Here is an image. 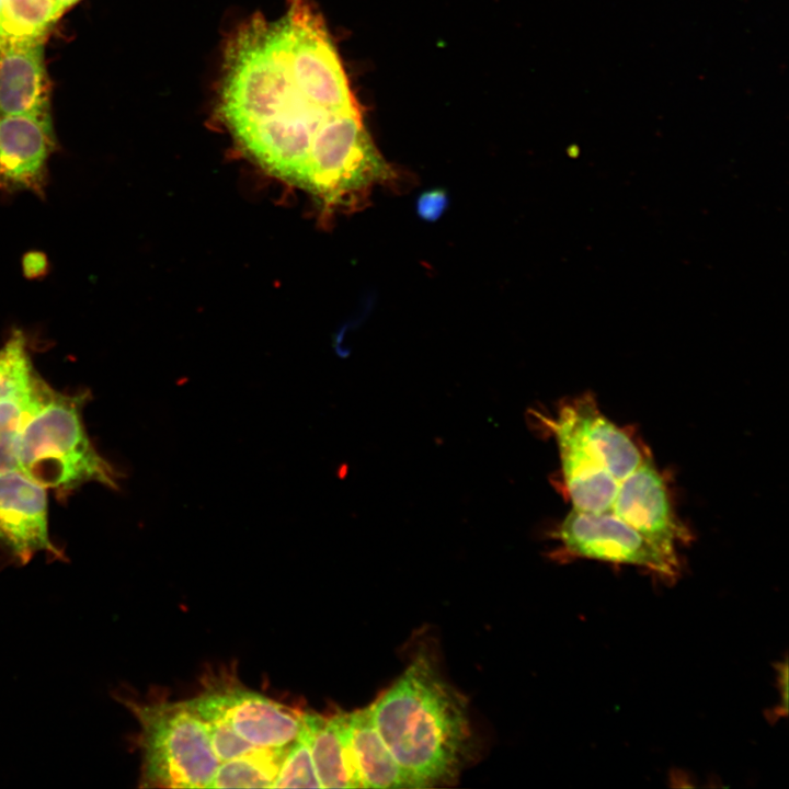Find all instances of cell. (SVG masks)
Returning a JSON list of instances; mask_svg holds the SVG:
<instances>
[{
  "instance_id": "1",
  "label": "cell",
  "mask_w": 789,
  "mask_h": 789,
  "mask_svg": "<svg viewBox=\"0 0 789 789\" xmlns=\"http://www.w3.org/2000/svg\"><path fill=\"white\" fill-rule=\"evenodd\" d=\"M218 112L255 163L311 195L327 213L366 202L395 169L366 132L319 12L288 0L275 19L253 16L226 45Z\"/></svg>"
},
{
  "instance_id": "2",
  "label": "cell",
  "mask_w": 789,
  "mask_h": 789,
  "mask_svg": "<svg viewBox=\"0 0 789 789\" xmlns=\"http://www.w3.org/2000/svg\"><path fill=\"white\" fill-rule=\"evenodd\" d=\"M374 723L412 788L455 780L470 746L464 698L420 653L370 706Z\"/></svg>"
},
{
  "instance_id": "3",
  "label": "cell",
  "mask_w": 789,
  "mask_h": 789,
  "mask_svg": "<svg viewBox=\"0 0 789 789\" xmlns=\"http://www.w3.org/2000/svg\"><path fill=\"white\" fill-rule=\"evenodd\" d=\"M89 395L54 397L26 423L16 443L18 469L60 495L88 482L118 490L122 477L90 441L82 420Z\"/></svg>"
},
{
  "instance_id": "4",
  "label": "cell",
  "mask_w": 789,
  "mask_h": 789,
  "mask_svg": "<svg viewBox=\"0 0 789 789\" xmlns=\"http://www.w3.org/2000/svg\"><path fill=\"white\" fill-rule=\"evenodd\" d=\"M114 697L136 717L140 732L141 788H208L220 763L207 730L185 701H139L119 690Z\"/></svg>"
},
{
  "instance_id": "5",
  "label": "cell",
  "mask_w": 789,
  "mask_h": 789,
  "mask_svg": "<svg viewBox=\"0 0 789 789\" xmlns=\"http://www.w3.org/2000/svg\"><path fill=\"white\" fill-rule=\"evenodd\" d=\"M556 537L568 553L576 557L632 564L668 579L678 572L677 557L663 551L610 511L594 513L572 507Z\"/></svg>"
},
{
  "instance_id": "6",
  "label": "cell",
  "mask_w": 789,
  "mask_h": 789,
  "mask_svg": "<svg viewBox=\"0 0 789 789\" xmlns=\"http://www.w3.org/2000/svg\"><path fill=\"white\" fill-rule=\"evenodd\" d=\"M46 490L20 470L0 472V552L9 563L24 565L42 551L66 560L49 538Z\"/></svg>"
},
{
  "instance_id": "7",
  "label": "cell",
  "mask_w": 789,
  "mask_h": 789,
  "mask_svg": "<svg viewBox=\"0 0 789 789\" xmlns=\"http://www.w3.org/2000/svg\"><path fill=\"white\" fill-rule=\"evenodd\" d=\"M55 149L52 114L0 116V194L27 191L43 198Z\"/></svg>"
},
{
  "instance_id": "8",
  "label": "cell",
  "mask_w": 789,
  "mask_h": 789,
  "mask_svg": "<svg viewBox=\"0 0 789 789\" xmlns=\"http://www.w3.org/2000/svg\"><path fill=\"white\" fill-rule=\"evenodd\" d=\"M610 512L671 556L677 557V547L688 538L665 480L648 457L620 481Z\"/></svg>"
},
{
  "instance_id": "9",
  "label": "cell",
  "mask_w": 789,
  "mask_h": 789,
  "mask_svg": "<svg viewBox=\"0 0 789 789\" xmlns=\"http://www.w3.org/2000/svg\"><path fill=\"white\" fill-rule=\"evenodd\" d=\"M50 114L45 42L0 45V116Z\"/></svg>"
},
{
  "instance_id": "10",
  "label": "cell",
  "mask_w": 789,
  "mask_h": 789,
  "mask_svg": "<svg viewBox=\"0 0 789 789\" xmlns=\"http://www.w3.org/2000/svg\"><path fill=\"white\" fill-rule=\"evenodd\" d=\"M556 419L579 437L593 457L619 483L644 458L631 437L607 419L590 396L564 404Z\"/></svg>"
},
{
  "instance_id": "11",
  "label": "cell",
  "mask_w": 789,
  "mask_h": 789,
  "mask_svg": "<svg viewBox=\"0 0 789 789\" xmlns=\"http://www.w3.org/2000/svg\"><path fill=\"white\" fill-rule=\"evenodd\" d=\"M222 688L229 722L250 744L266 748L285 747L299 735L304 713L235 684Z\"/></svg>"
},
{
  "instance_id": "12",
  "label": "cell",
  "mask_w": 789,
  "mask_h": 789,
  "mask_svg": "<svg viewBox=\"0 0 789 789\" xmlns=\"http://www.w3.org/2000/svg\"><path fill=\"white\" fill-rule=\"evenodd\" d=\"M551 424L560 449L564 485L573 508L594 513L610 511L619 482L567 425L556 419Z\"/></svg>"
},
{
  "instance_id": "13",
  "label": "cell",
  "mask_w": 789,
  "mask_h": 789,
  "mask_svg": "<svg viewBox=\"0 0 789 789\" xmlns=\"http://www.w3.org/2000/svg\"><path fill=\"white\" fill-rule=\"evenodd\" d=\"M302 728L322 788H363L350 746L347 713H304Z\"/></svg>"
},
{
  "instance_id": "14",
  "label": "cell",
  "mask_w": 789,
  "mask_h": 789,
  "mask_svg": "<svg viewBox=\"0 0 789 789\" xmlns=\"http://www.w3.org/2000/svg\"><path fill=\"white\" fill-rule=\"evenodd\" d=\"M347 733L363 788H412L379 734L370 707L347 713Z\"/></svg>"
},
{
  "instance_id": "15",
  "label": "cell",
  "mask_w": 789,
  "mask_h": 789,
  "mask_svg": "<svg viewBox=\"0 0 789 789\" xmlns=\"http://www.w3.org/2000/svg\"><path fill=\"white\" fill-rule=\"evenodd\" d=\"M55 392L36 374L23 388L0 400V472L19 470L15 451L20 433Z\"/></svg>"
},
{
  "instance_id": "16",
  "label": "cell",
  "mask_w": 789,
  "mask_h": 789,
  "mask_svg": "<svg viewBox=\"0 0 789 789\" xmlns=\"http://www.w3.org/2000/svg\"><path fill=\"white\" fill-rule=\"evenodd\" d=\"M64 12L56 0H3L0 45L45 42Z\"/></svg>"
},
{
  "instance_id": "17",
  "label": "cell",
  "mask_w": 789,
  "mask_h": 789,
  "mask_svg": "<svg viewBox=\"0 0 789 789\" xmlns=\"http://www.w3.org/2000/svg\"><path fill=\"white\" fill-rule=\"evenodd\" d=\"M185 704L204 723L214 752L220 762L259 748L242 739L231 727L226 712L222 687H210Z\"/></svg>"
},
{
  "instance_id": "18",
  "label": "cell",
  "mask_w": 789,
  "mask_h": 789,
  "mask_svg": "<svg viewBox=\"0 0 789 789\" xmlns=\"http://www.w3.org/2000/svg\"><path fill=\"white\" fill-rule=\"evenodd\" d=\"M286 748L259 747L220 762L208 788H271Z\"/></svg>"
},
{
  "instance_id": "19",
  "label": "cell",
  "mask_w": 789,
  "mask_h": 789,
  "mask_svg": "<svg viewBox=\"0 0 789 789\" xmlns=\"http://www.w3.org/2000/svg\"><path fill=\"white\" fill-rule=\"evenodd\" d=\"M36 374L26 336L16 329L0 347V400L23 388Z\"/></svg>"
},
{
  "instance_id": "20",
  "label": "cell",
  "mask_w": 789,
  "mask_h": 789,
  "mask_svg": "<svg viewBox=\"0 0 789 789\" xmlns=\"http://www.w3.org/2000/svg\"><path fill=\"white\" fill-rule=\"evenodd\" d=\"M322 788L304 728L282 759L271 788Z\"/></svg>"
},
{
  "instance_id": "21",
  "label": "cell",
  "mask_w": 789,
  "mask_h": 789,
  "mask_svg": "<svg viewBox=\"0 0 789 789\" xmlns=\"http://www.w3.org/2000/svg\"><path fill=\"white\" fill-rule=\"evenodd\" d=\"M447 207V194L434 190L422 194L416 204L418 213L423 219L435 220Z\"/></svg>"
},
{
  "instance_id": "22",
  "label": "cell",
  "mask_w": 789,
  "mask_h": 789,
  "mask_svg": "<svg viewBox=\"0 0 789 789\" xmlns=\"http://www.w3.org/2000/svg\"><path fill=\"white\" fill-rule=\"evenodd\" d=\"M46 265L45 255L37 252L26 254L23 261L24 272L27 276L33 277L43 274Z\"/></svg>"
},
{
  "instance_id": "23",
  "label": "cell",
  "mask_w": 789,
  "mask_h": 789,
  "mask_svg": "<svg viewBox=\"0 0 789 789\" xmlns=\"http://www.w3.org/2000/svg\"><path fill=\"white\" fill-rule=\"evenodd\" d=\"M81 0H56V2L60 5V8L66 11L76 3L80 2Z\"/></svg>"
},
{
  "instance_id": "24",
  "label": "cell",
  "mask_w": 789,
  "mask_h": 789,
  "mask_svg": "<svg viewBox=\"0 0 789 789\" xmlns=\"http://www.w3.org/2000/svg\"><path fill=\"white\" fill-rule=\"evenodd\" d=\"M2 5H3V0H0V16H1V11H2Z\"/></svg>"
}]
</instances>
